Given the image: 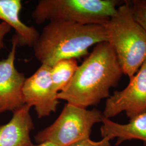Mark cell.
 Returning a JSON list of instances; mask_svg holds the SVG:
<instances>
[{
  "mask_svg": "<svg viewBox=\"0 0 146 146\" xmlns=\"http://www.w3.org/2000/svg\"><path fill=\"white\" fill-rule=\"evenodd\" d=\"M123 72L113 48L108 42L95 45L93 51L78 66L73 78L58 99L87 108L96 106L110 96Z\"/></svg>",
  "mask_w": 146,
  "mask_h": 146,
  "instance_id": "cell-1",
  "label": "cell"
},
{
  "mask_svg": "<svg viewBox=\"0 0 146 146\" xmlns=\"http://www.w3.org/2000/svg\"><path fill=\"white\" fill-rule=\"evenodd\" d=\"M103 42L107 37L102 25L52 22L43 28L33 48L37 60L51 67L62 60L86 56L90 47Z\"/></svg>",
  "mask_w": 146,
  "mask_h": 146,
  "instance_id": "cell-2",
  "label": "cell"
},
{
  "mask_svg": "<svg viewBox=\"0 0 146 146\" xmlns=\"http://www.w3.org/2000/svg\"><path fill=\"white\" fill-rule=\"evenodd\" d=\"M102 26L123 74L131 79L146 60V31L136 21L130 2L119 5L116 13Z\"/></svg>",
  "mask_w": 146,
  "mask_h": 146,
  "instance_id": "cell-3",
  "label": "cell"
},
{
  "mask_svg": "<svg viewBox=\"0 0 146 146\" xmlns=\"http://www.w3.org/2000/svg\"><path fill=\"white\" fill-rule=\"evenodd\" d=\"M117 0H40L32 12L35 22H67L103 25L117 12Z\"/></svg>",
  "mask_w": 146,
  "mask_h": 146,
  "instance_id": "cell-4",
  "label": "cell"
},
{
  "mask_svg": "<svg viewBox=\"0 0 146 146\" xmlns=\"http://www.w3.org/2000/svg\"><path fill=\"white\" fill-rule=\"evenodd\" d=\"M102 112L89 110L67 103L58 118L35 137L38 144L50 142L58 146H68L90 138L93 127L102 122Z\"/></svg>",
  "mask_w": 146,
  "mask_h": 146,
  "instance_id": "cell-5",
  "label": "cell"
},
{
  "mask_svg": "<svg viewBox=\"0 0 146 146\" xmlns=\"http://www.w3.org/2000/svg\"><path fill=\"white\" fill-rule=\"evenodd\" d=\"M128 86L115 91L106 100L102 112L110 119L125 112L129 120L146 112V60L137 72L129 79Z\"/></svg>",
  "mask_w": 146,
  "mask_h": 146,
  "instance_id": "cell-6",
  "label": "cell"
},
{
  "mask_svg": "<svg viewBox=\"0 0 146 146\" xmlns=\"http://www.w3.org/2000/svg\"><path fill=\"white\" fill-rule=\"evenodd\" d=\"M25 104L34 107L39 119L56 112L59 100L53 88L50 67L41 66L31 76L26 78L22 89Z\"/></svg>",
  "mask_w": 146,
  "mask_h": 146,
  "instance_id": "cell-7",
  "label": "cell"
},
{
  "mask_svg": "<svg viewBox=\"0 0 146 146\" xmlns=\"http://www.w3.org/2000/svg\"><path fill=\"white\" fill-rule=\"evenodd\" d=\"M11 45L7 58L0 60V114L13 112L25 104L22 89L26 78L15 66L18 46L16 35L12 38Z\"/></svg>",
  "mask_w": 146,
  "mask_h": 146,
  "instance_id": "cell-8",
  "label": "cell"
},
{
  "mask_svg": "<svg viewBox=\"0 0 146 146\" xmlns=\"http://www.w3.org/2000/svg\"><path fill=\"white\" fill-rule=\"evenodd\" d=\"M31 107L25 104L14 111L11 120L0 125V146H33L30 134L34 125Z\"/></svg>",
  "mask_w": 146,
  "mask_h": 146,
  "instance_id": "cell-9",
  "label": "cell"
},
{
  "mask_svg": "<svg viewBox=\"0 0 146 146\" xmlns=\"http://www.w3.org/2000/svg\"><path fill=\"white\" fill-rule=\"evenodd\" d=\"M21 9L20 0H0V20L15 30L18 46L34 47L40 33L34 27L27 26L21 21Z\"/></svg>",
  "mask_w": 146,
  "mask_h": 146,
  "instance_id": "cell-10",
  "label": "cell"
},
{
  "mask_svg": "<svg viewBox=\"0 0 146 146\" xmlns=\"http://www.w3.org/2000/svg\"><path fill=\"white\" fill-rule=\"evenodd\" d=\"M101 127V134L110 140L117 139L115 146L127 140H139L146 146V112L129 120L128 123L120 124L104 117Z\"/></svg>",
  "mask_w": 146,
  "mask_h": 146,
  "instance_id": "cell-11",
  "label": "cell"
},
{
  "mask_svg": "<svg viewBox=\"0 0 146 146\" xmlns=\"http://www.w3.org/2000/svg\"><path fill=\"white\" fill-rule=\"evenodd\" d=\"M78 65L76 59H64L50 67V76L54 90L58 93L68 86L76 73Z\"/></svg>",
  "mask_w": 146,
  "mask_h": 146,
  "instance_id": "cell-12",
  "label": "cell"
},
{
  "mask_svg": "<svg viewBox=\"0 0 146 146\" xmlns=\"http://www.w3.org/2000/svg\"><path fill=\"white\" fill-rule=\"evenodd\" d=\"M129 2L136 21L146 31V0H134Z\"/></svg>",
  "mask_w": 146,
  "mask_h": 146,
  "instance_id": "cell-13",
  "label": "cell"
},
{
  "mask_svg": "<svg viewBox=\"0 0 146 146\" xmlns=\"http://www.w3.org/2000/svg\"><path fill=\"white\" fill-rule=\"evenodd\" d=\"M110 140L107 137H103L100 141L92 140L90 138L77 141L68 146H111Z\"/></svg>",
  "mask_w": 146,
  "mask_h": 146,
  "instance_id": "cell-14",
  "label": "cell"
},
{
  "mask_svg": "<svg viewBox=\"0 0 146 146\" xmlns=\"http://www.w3.org/2000/svg\"><path fill=\"white\" fill-rule=\"evenodd\" d=\"M11 30L9 25L5 22L0 23V50L3 49L5 47L4 38L7 34H8Z\"/></svg>",
  "mask_w": 146,
  "mask_h": 146,
  "instance_id": "cell-15",
  "label": "cell"
},
{
  "mask_svg": "<svg viewBox=\"0 0 146 146\" xmlns=\"http://www.w3.org/2000/svg\"><path fill=\"white\" fill-rule=\"evenodd\" d=\"M33 146H58L55 144L50 143V142H44L42 143H40L37 145H33Z\"/></svg>",
  "mask_w": 146,
  "mask_h": 146,
  "instance_id": "cell-16",
  "label": "cell"
}]
</instances>
